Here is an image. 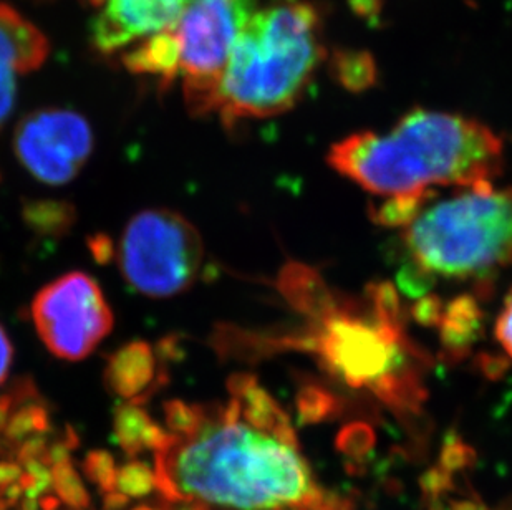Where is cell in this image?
<instances>
[{"instance_id": "cell-1", "label": "cell", "mask_w": 512, "mask_h": 510, "mask_svg": "<svg viewBox=\"0 0 512 510\" xmlns=\"http://www.w3.org/2000/svg\"><path fill=\"white\" fill-rule=\"evenodd\" d=\"M226 403H196L189 433L171 434L155 453L156 489L166 502H201L232 510H302L324 492L299 454L290 418L259 428L228 388Z\"/></svg>"}, {"instance_id": "cell-2", "label": "cell", "mask_w": 512, "mask_h": 510, "mask_svg": "<svg viewBox=\"0 0 512 510\" xmlns=\"http://www.w3.org/2000/svg\"><path fill=\"white\" fill-rule=\"evenodd\" d=\"M329 164L383 199H430L431 189H484L503 173V141L463 115L415 110L383 133L363 131L335 143Z\"/></svg>"}, {"instance_id": "cell-3", "label": "cell", "mask_w": 512, "mask_h": 510, "mask_svg": "<svg viewBox=\"0 0 512 510\" xmlns=\"http://www.w3.org/2000/svg\"><path fill=\"white\" fill-rule=\"evenodd\" d=\"M320 60V19L312 5L257 9L232 49L214 113L226 125L281 115L304 95Z\"/></svg>"}, {"instance_id": "cell-4", "label": "cell", "mask_w": 512, "mask_h": 510, "mask_svg": "<svg viewBox=\"0 0 512 510\" xmlns=\"http://www.w3.org/2000/svg\"><path fill=\"white\" fill-rule=\"evenodd\" d=\"M411 262L450 280L489 277L512 264V186L463 189L426 203L401 232Z\"/></svg>"}, {"instance_id": "cell-5", "label": "cell", "mask_w": 512, "mask_h": 510, "mask_svg": "<svg viewBox=\"0 0 512 510\" xmlns=\"http://www.w3.org/2000/svg\"><path fill=\"white\" fill-rule=\"evenodd\" d=\"M113 257L128 284L151 299L191 289L204 264L198 229L171 209H146L131 217Z\"/></svg>"}, {"instance_id": "cell-6", "label": "cell", "mask_w": 512, "mask_h": 510, "mask_svg": "<svg viewBox=\"0 0 512 510\" xmlns=\"http://www.w3.org/2000/svg\"><path fill=\"white\" fill-rule=\"evenodd\" d=\"M257 0H194L171 25L184 98L196 116L216 111L219 85Z\"/></svg>"}, {"instance_id": "cell-7", "label": "cell", "mask_w": 512, "mask_h": 510, "mask_svg": "<svg viewBox=\"0 0 512 510\" xmlns=\"http://www.w3.org/2000/svg\"><path fill=\"white\" fill-rule=\"evenodd\" d=\"M30 315L40 340L60 360L92 355L113 328L112 308L92 275L70 272L35 295Z\"/></svg>"}, {"instance_id": "cell-8", "label": "cell", "mask_w": 512, "mask_h": 510, "mask_svg": "<svg viewBox=\"0 0 512 510\" xmlns=\"http://www.w3.org/2000/svg\"><path fill=\"white\" fill-rule=\"evenodd\" d=\"M14 150L40 183L63 186L87 164L93 151L92 128L75 111L37 110L15 128Z\"/></svg>"}, {"instance_id": "cell-9", "label": "cell", "mask_w": 512, "mask_h": 510, "mask_svg": "<svg viewBox=\"0 0 512 510\" xmlns=\"http://www.w3.org/2000/svg\"><path fill=\"white\" fill-rule=\"evenodd\" d=\"M49 57V40L10 5L0 4V131L14 110L17 75L34 72Z\"/></svg>"}, {"instance_id": "cell-10", "label": "cell", "mask_w": 512, "mask_h": 510, "mask_svg": "<svg viewBox=\"0 0 512 510\" xmlns=\"http://www.w3.org/2000/svg\"><path fill=\"white\" fill-rule=\"evenodd\" d=\"M156 348L145 342L128 343L113 353L105 368V386L120 400L145 405L168 383V371Z\"/></svg>"}, {"instance_id": "cell-11", "label": "cell", "mask_w": 512, "mask_h": 510, "mask_svg": "<svg viewBox=\"0 0 512 510\" xmlns=\"http://www.w3.org/2000/svg\"><path fill=\"white\" fill-rule=\"evenodd\" d=\"M125 67L133 73L160 78L161 85H171L179 77L178 50L170 27L148 35L125 53Z\"/></svg>"}, {"instance_id": "cell-12", "label": "cell", "mask_w": 512, "mask_h": 510, "mask_svg": "<svg viewBox=\"0 0 512 510\" xmlns=\"http://www.w3.org/2000/svg\"><path fill=\"white\" fill-rule=\"evenodd\" d=\"M153 424L155 421L143 405L125 401L116 408L113 431L116 443L125 451L126 456L136 458L138 454L146 451V439Z\"/></svg>"}, {"instance_id": "cell-13", "label": "cell", "mask_w": 512, "mask_h": 510, "mask_svg": "<svg viewBox=\"0 0 512 510\" xmlns=\"http://www.w3.org/2000/svg\"><path fill=\"white\" fill-rule=\"evenodd\" d=\"M52 479H54V491L57 492L58 499L68 509L90 510L92 499L72 462L52 467Z\"/></svg>"}, {"instance_id": "cell-14", "label": "cell", "mask_w": 512, "mask_h": 510, "mask_svg": "<svg viewBox=\"0 0 512 510\" xmlns=\"http://www.w3.org/2000/svg\"><path fill=\"white\" fill-rule=\"evenodd\" d=\"M25 221L34 227L35 231L44 234H62L73 219V211L65 204L44 201V203L27 204L25 206Z\"/></svg>"}, {"instance_id": "cell-15", "label": "cell", "mask_w": 512, "mask_h": 510, "mask_svg": "<svg viewBox=\"0 0 512 510\" xmlns=\"http://www.w3.org/2000/svg\"><path fill=\"white\" fill-rule=\"evenodd\" d=\"M115 489L130 499L148 496L156 489L155 469H151L146 462H126L118 469Z\"/></svg>"}, {"instance_id": "cell-16", "label": "cell", "mask_w": 512, "mask_h": 510, "mask_svg": "<svg viewBox=\"0 0 512 510\" xmlns=\"http://www.w3.org/2000/svg\"><path fill=\"white\" fill-rule=\"evenodd\" d=\"M82 469L88 481L93 482L102 494L115 491L118 467H116L115 458L108 451L103 449L90 451L83 459Z\"/></svg>"}, {"instance_id": "cell-17", "label": "cell", "mask_w": 512, "mask_h": 510, "mask_svg": "<svg viewBox=\"0 0 512 510\" xmlns=\"http://www.w3.org/2000/svg\"><path fill=\"white\" fill-rule=\"evenodd\" d=\"M373 446H375V434L370 426L365 424L347 426L337 438V448L340 453L355 461H360L363 456H367Z\"/></svg>"}, {"instance_id": "cell-18", "label": "cell", "mask_w": 512, "mask_h": 510, "mask_svg": "<svg viewBox=\"0 0 512 510\" xmlns=\"http://www.w3.org/2000/svg\"><path fill=\"white\" fill-rule=\"evenodd\" d=\"M476 453L468 444L461 443L458 439H446L443 451H441L440 466L445 467L446 471L453 472L464 469V467L473 466Z\"/></svg>"}, {"instance_id": "cell-19", "label": "cell", "mask_w": 512, "mask_h": 510, "mask_svg": "<svg viewBox=\"0 0 512 510\" xmlns=\"http://www.w3.org/2000/svg\"><path fill=\"white\" fill-rule=\"evenodd\" d=\"M420 487L425 497H440L455 489L453 474L446 471L445 467H431L420 477Z\"/></svg>"}, {"instance_id": "cell-20", "label": "cell", "mask_w": 512, "mask_h": 510, "mask_svg": "<svg viewBox=\"0 0 512 510\" xmlns=\"http://www.w3.org/2000/svg\"><path fill=\"white\" fill-rule=\"evenodd\" d=\"M300 418L304 423H317L330 411L329 396L319 391H309L300 398Z\"/></svg>"}, {"instance_id": "cell-21", "label": "cell", "mask_w": 512, "mask_h": 510, "mask_svg": "<svg viewBox=\"0 0 512 510\" xmlns=\"http://www.w3.org/2000/svg\"><path fill=\"white\" fill-rule=\"evenodd\" d=\"M494 337L498 340L499 347L503 348V352L512 361V289L506 295L503 308L494 325Z\"/></svg>"}, {"instance_id": "cell-22", "label": "cell", "mask_w": 512, "mask_h": 510, "mask_svg": "<svg viewBox=\"0 0 512 510\" xmlns=\"http://www.w3.org/2000/svg\"><path fill=\"white\" fill-rule=\"evenodd\" d=\"M14 358V348L10 343L9 335L4 327L0 325V386L4 385L7 376H9L10 366Z\"/></svg>"}, {"instance_id": "cell-23", "label": "cell", "mask_w": 512, "mask_h": 510, "mask_svg": "<svg viewBox=\"0 0 512 510\" xmlns=\"http://www.w3.org/2000/svg\"><path fill=\"white\" fill-rule=\"evenodd\" d=\"M22 476H24V467L15 459L14 461H10V459L0 461V489L19 482Z\"/></svg>"}, {"instance_id": "cell-24", "label": "cell", "mask_w": 512, "mask_h": 510, "mask_svg": "<svg viewBox=\"0 0 512 510\" xmlns=\"http://www.w3.org/2000/svg\"><path fill=\"white\" fill-rule=\"evenodd\" d=\"M22 496H24L22 487H20L19 482H14V484L0 489V504H2L5 509H9V507L17 506V504L22 501Z\"/></svg>"}, {"instance_id": "cell-25", "label": "cell", "mask_w": 512, "mask_h": 510, "mask_svg": "<svg viewBox=\"0 0 512 510\" xmlns=\"http://www.w3.org/2000/svg\"><path fill=\"white\" fill-rule=\"evenodd\" d=\"M128 506H130V497H126L116 489L103 494V510H125Z\"/></svg>"}, {"instance_id": "cell-26", "label": "cell", "mask_w": 512, "mask_h": 510, "mask_svg": "<svg viewBox=\"0 0 512 510\" xmlns=\"http://www.w3.org/2000/svg\"><path fill=\"white\" fill-rule=\"evenodd\" d=\"M163 510H209V506L201 504V502H166V507Z\"/></svg>"}, {"instance_id": "cell-27", "label": "cell", "mask_w": 512, "mask_h": 510, "mask_svg": "<svg viewBox=\"0 0 512 510\" xmlns=\"http://www.w3.org/2000/svg\"><path fill=\"white\" fill-rule=\"evenodd\" d=\"M39 504L40 510H58L62 506V501L57 496L45 494V496L40 497Z\"/></svg>"}, {"instance_id": "cell-28", "label": "cell", "mask_w": 512, "mask_h": 510, "mask_svg": "<svg viewBox=\"0 0 512 510\" xmlns=\"http://www.w3.org/2000/svg\"><path fill=\"white\" fill-rule=\"evenodd\" d=\"M450 510H484L483 507L471 501L451 502Z\"/></svg>"}, {"instance_id": "cell-29", "label": "cell", "mask_w": 512, "mask_h": 510, "mask_svg": "<svg viewBox=\"0 0 512 510\" xmlns=\"http://www.w3.org/2000/svg\"><path fill=\"white\" fill-rule=\"evenodd\" d=\"M17 510H40V504L37 502V499L24 497V501H20L17 504Z\"/></svg>"}, {"instance_id": "cell-30", "label": "cell", "mask_w": 512, "mask_h": 510, "mask_svg": "<svg viewBox=\"0 0 512 510\" xmlns=\"http://www.w3.org/2000/svg\"><path fill=\"white\" fill-rule=\"evenodd\" d=\"M130 510H160V509H155V507H150V506H138V507H133V509H130ZM163 510V509H161Z\"/></svg>"}, {"instance_id": "cell-31", "label": "cell", "mask_w": 512, "mask_h": 510, "mask_svg": "<svg viewBox=\"0 0 512 510\" xmlns=\"http://www.w3.org/2000/svg\"><path fill=\"white\" fill-rule=\"evenodd\" d=\"M181 2H183L184 7H186V5L191 4L194 0H181Z\"/></svg>"}, {"instance_id": "cell-32", "label": "cell", "mask_w": 512, "mask_h": 510, "mask_svg": "<svg viewBox=\"0 0 512 510\" xmlns=\"http://www.w3.org/2000/svg\"><path fill=\"white\" fill-rule=\"evenodd\" d=\"M0 510H5L4 507L0 506Z\"/></svg>"}, {"instance_id": "cell-33", "label": "cell", "mask_w": 512, "mask_h": 510, "mask_svg": "<svg viewBox=\"0 0 512 510\" xmlns=\"http://www.w3.org/2000/svg\"><path fill=\"white\" fill-rule=\"evenodd\" d=\"M97 4H98V0H97Z\"/></svg>"}]
</instances>
